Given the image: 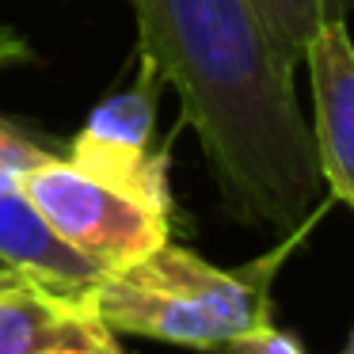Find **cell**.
Returning <instances> with one entry per match:
<instances>
[{
  "instance_id": "obj_2",
  "label": "cell",
  "mask_w": 354,
  "mask_h": 354,
  "mask_svg": "<svg viewBox=\"0 0 354 354\" xmlns=\"http://www.w3.org/2000/svg\"><path fill=\"white\" fill-rule=\"evenodd\" d=\"M328 206L308 214L297 229L286 232L282 244L248 267H214L198 252L168 240L133 267L103 270L95 282L73 293V301L115 335H141L187 351H221L232 335L270 320L274 274L316 229Z\"/></svg>"
},
{
  "instance_id": "obj_10",
  "label": "cell",
  "mask_w": 354,
  "mask_h": 354,
  "mask_svg": "<svg viewBox=\"0 0 354 354\" xmlns=\"http://www.w3.org/2000/svg\"><path fill=\"white\" fill-rule=\"evenodd\" d=\"M217 354H308V351L301 346L297 335H290V331L274 328V320H267L259 328H248L240 335H232Z\"/></svg>"
},
{
  "instance_id": "obj_4",
  "label": "cell",
  "mask_w": 354,
  "mask_h": 354,
  "mask_svg": "<svg viewBox=\"0 0 354 354\" xmlns=\"http://www.w3.org/2000/svg\"><path fill=\"white\" fill-rule=\"evenodd\" d=\"M138 77L126 92L111 95L107 103L88 115L80 133L69 141L65 160L88 176L103 179L111 187H122L126 194L141 198L145 206L171 214V191H168V156L149 153L156 122V100L160 84L156 69L138 57Z\"/></svg>"
},
{
  "instance_id": "obj_8",
  "label": "cell",
  "mask_w": 354,
  "mask_h": 354,
  "mask_svg": "<svg viewBox=\"0 0 354 354\" xmlns=\"http://www.w3.org/2000/svg\"><path fill=\"white\" fill-rule=\"evenodd\" d=\"M278 54L286 57L290 69H297L313 31L320 27V4L316 0H255Z\"/></svg>"
},
{
  "instance_id": "obj_11",
  "label": "cell",
  "mask_w": 354,
  "mask_h": 354,
  "mask_svg": "<svg viewBox=\"0 0 354 354\" xmlns=\"http://www.w3.org/2000/svg\"><path fill=\"white\" fill-rule=\"evenodd\" d=\"M320 4V24L328 19H346L354 12V0H316Z\"/></svg>"
},
{
  "instance_id": "obj_7",
  "label": "cell",
  "mask_w": 354,
  "mask_h": 354,
  "mask_svg": "<svg viewBox=\"0 0 354 354\" xmlns=\"http://www.w3.org/2000/svg\"><path fill=\"white\" fill-rule=\"evenodd\" d=\"M0 267L35 286L57 293H77L103 274L95 263L73 252L62 236L46 225V217L31 206L24 191L0 187Z\"/></svg>"
},
{
  "instance_id": "obj_6",
  "label": "cell",
  "mask_w": 354,
  "mask_h": 354,
  "mask_svg": "<svg viewBox=\"0 0 354 354\" xmlns=\"http://www.w3.org/2000/svg\"><path fill=\"white\" fill-rule=\"evenodd\" d=\"M0 354H122V346L69 293L19 278L0 290Z\"/></svg>"
},
{
  "instance_id": "obj_5",
  "label": "cell",
  "mask_w": 354,
  "mask_h": 354,
  "mask_svg": "<svg viewBox=\"0 0 354 354\" xmlns=\"http://www.w3.org/2000/svg\"><path fill=\"white\" fill-rule=\"evenodd\" d=\"M313 84V149L331 202L354 209V42L346 19H328L305 46Z\"/></svg>"
},
{
  "instance_id": "obj_12",
  "label": "cell",
  "mask_w": 354,
  "mask_h": 354,
  "mask_svg": "<svg viewBox=\"0 0 354 354\" xmlns=\"http://www.w3.org/2000/svg\"><path fill=\"white\" fill-rule=\"evenodd\" d=\"M12 282H19V278L12 274V270H4V267H0V290H4V286H12Z\"/></svg>"
},
{
  "instance_id": "obj_9",
  "label": "cell",
  "mask_w": 354,
  "mask_h": 354,
  "mask_svg": "<svg viewBox=\"0 0 354 354\" xmlns=\"http://www.w3.org/2000/svg\"><path fill=\"white\" fill-rule=\"evenodd\" d=\"M50 156H62V153H57L54 145H46V141L31 138V133H24L19 126L0 118V187H16L27 171L39 168Z\"/></svg>"
},
{
  "instance_id": "obj_13",
  "label": "cell",
  "mask_w": 354,
  "mask_h": 354,
  "mask_svg": "<svg viewBox=\"0 0 354 354\" xmlns=\"http://www.w3.org/2000/svg\"><path fill=\"white\" fill-rule=\"evenodd\" d=\"M339 354H354V331H351V339H346V346H343Z\"/></svg>"
},
{
  "instance_id": "obj_3",
  "label": "cell",
  "mask_w": 354,
  "mask_h": 354,
  "mask_svg": "<svg viewBox=\"0 0 354 354\" xmlns=\"http://www.w3.org/2000/svg\"><path fill=\"white\" fill-rule=\"evenodd\" d=\"M46 225L100 270H122L168 244V214L50 156L19 179Z\"/></svg>"
},
{
  "instance_id": "obj_1",
  "label": "cell",
  "mask_w": 354,
  "mask_h": 354,
  "mask_svg": "<svg viewBox=\"0 0 354 354\" xmlns=\"http://www.w3.org/2000/svg\"><path fill=\"white\" fill-rule=\"evenodd\" d=\"M138 57L179 95L221 198L240 221L290 232L328 206L293 69L255 0H130Z\"/></svg>"
}]
</instances>
